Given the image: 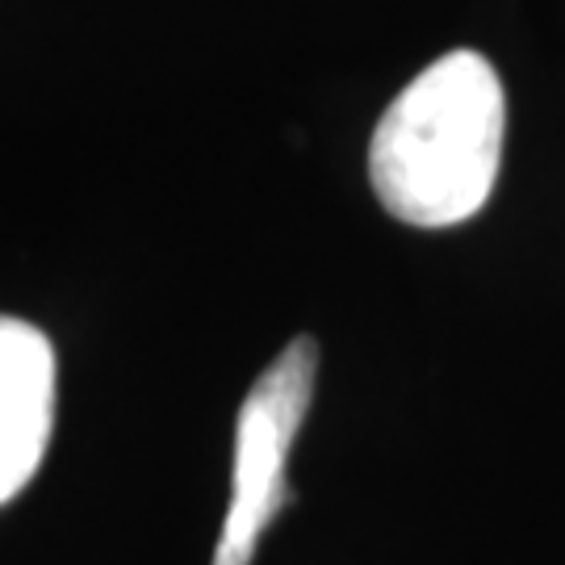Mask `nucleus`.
<instances>
[{"instance_id": "f257e3e1", "label": "nucleus", "mask_w": 565, "mask_h": 565, "mask_svg": "<svg viewBox=\"0 0 565 565\" xmlns=\"http://www.w3.org/2000/svg\"><path fill=\"white\" fill-rule=\"evenodd\" d=\"M503 130V81L486 55L452 51L424 67L369 142V181L385 214L431 231L473 218L499 181Z\"/></svg>"}, {"instance_id": "7ed1b4c3", "label": "nucleus", "mask_w": 565, "mask_h": 565, "mask_svg": "<svg viewBox=\"0 0 565 565\" xmlns=\"http://www.w3.org/2000/svg\"><path fill=\"white\" fill-rule=\"evenodd\" d=\"M55 343L25 319L0 315V507L39 473L55 431Z\"/></svg>"}, {"instance_id": "f03ea898", "label": "nucleus", "mask_w": 565, "mask_h": 565, "mask_svg": "<svg viewBox=\"0 0 565 565\" xmlns=\"http://www.w3.org/2000/svg\"><path fill=\"white\" fill-rule=\"evenodd\" d=\"M315 373H319V343L302 335L285 343L281 356L264 369L252 394L243 398L235 424L231 507L214 548V565H252L260 536L294 499L285 482V465L310 411Z\"/></svg>"}]
</instances>
